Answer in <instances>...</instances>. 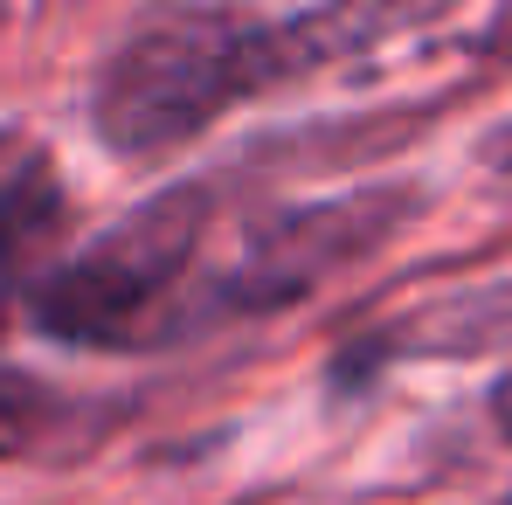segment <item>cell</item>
<instances>
[{"instance_id": "6da1fadb", "label": "cell", "mask_w": 512, "mask_h": 505, "mask_svg": "<svg viewBox=\"0 0 512 505\" xmlns=\"http://www.w3.org/2000/svg\"><path fill=\"white\" fill-rule=\"evenodd\" d=\"M429 21L436 7H298V14L173 7L139 21L97 63L90 132L118 160H160L173 146H194L236 104L312 84Z\"/></svg>"}, {"instance_id": "7a4b0ae2", "label": "cell", "mask_w": 512, "mask_h": 505, "mask_svg": "<svg viewBox=\"0 0 512 505\" xmlns=\"http://www.w3.org/2000/svg\"><path fill=\"white\" fill-rule=\"evenodd\" d=\"M208 222H215L208 180H173L160 194H146L104 236L77 243L42 270V284L28 298L35 333L56 346H84V353H125V346L173 339L187 312L180 291L194 284Z\"/></svg>"}, {"instance_id": "3957f363", "label": "cell", "mask_w": 512, "mask_h": 505, "mask_svg": "<svg viewBox=\"0 0 512 505\" xmlns=\"http://www.w3.org/2000/svg\"><path fill=\"white\" fill-rule=\"evenodd\" d=\"M423 201L429 194L416 180H367V187H346V194L298 201V208H284L270 222H250L236 256L187 298L180 326H201V319H270V312L305 305L333 277H346L367 256L388 250L423 215Z\"/></svg>"}, {"instance_id": "277c9868", "label": "cell", "mask_w": 512, "mask_h": 505, "mask_svg": "<svg viewBox=\"0 0 512 505\" xmlns=\"http://www.w3.org/2000/svg\"><path fill=\"white\" fill-rule=\"evenodd\" d=\"M125 422V402L35 374H0V464H77Z\"/></svg>"}, {"instance_id": "5b68a950", "label": "cell", "mask_w": 512, "mask_h": 505, "mask_svg": "<svg viewBox=\"0 0 512 505\" xmlns=\"http://www.w3.org/2000/svg\"><path fill=\"white\" fill-rule=\"evenodd\" d=\"M492 339H512V270L395 319L388 333H374V360H443V353L464 360V353H485Z\"/></svg>"}, {"instance_id": "8992f818", "label": "cell", "mask_w": 512, "mask_h": 505, "mask_svg": "<svg viewBox=\"0 0 512 505\" xmlns=\"http://www.w3.org/2000/svg\"><path fill=\"white\" fill-rule=\"evenodd\" d=\"M63 215H70V201H63L49 160H35V167L0 194V326H7L14 305L35 298V284H42V270H49L42 256L63 236Z\"/></svg>"}, {"instance_id": "52a82bcc", "label": "cell", "mask_w": 512, "mask_h": 505, "mask_svg": "<svg viewBox=\"0 0 512 505\" xmlns=\"http://www.w3.org/2000/svg\"><path fill=\"white\" fill-rule=\"evenodd\" d=\"M35 160H42V153H35L28 139H14V132H0V194H7V187H14V180H21L28 167H35Z\"/></svg>"}, {"instance_id": "ba28073f", "label": "cell", "mask_w": 512, "mask_h": 505, "mask_svg": "<svg viewBox=\"0 0 512 505\" xmlns=\"http://www.w3.org/2000/svg\"><path fill=\"white\" fill-rule=\"evenodd\" d=\"M478 160H485L492 173H506V180H512V118H506V125H492V132H485V146H478Z\"/></svg>"}, {"instance_id": "9c48e42d", "label": "cell", "mask_w": 512, "mask_h": 505, "mask_svg": "<svg viewBox=\"0 0 512 505\" xmlns=\"http://www.w3.org/2000/svg\"><path fill=\"white\" fill-rule=\"evenodd\" d=\"M492 429H499V436L512 443V367L499 374V381H492Z\"/></svg>"}, {"instance_id": "30bf717a", "label": "cell", "mask_w": 512, "mask_h": 505, "mask_svg": "<svg viewBox=\"0 0 512 505\" xmlns=\"http://www.w3.org/2000/svg\"><path fill=\"white\" fill-rule=\"evenodd\" d=\"M0 21H7V14H0Z\"/></svg>"}]
</instances>
